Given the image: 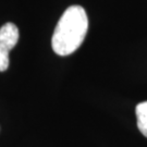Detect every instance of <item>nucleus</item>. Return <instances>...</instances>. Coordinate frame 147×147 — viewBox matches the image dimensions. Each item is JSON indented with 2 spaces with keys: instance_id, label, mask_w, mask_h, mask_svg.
Returning <instances> with one entry per match:
<instances>
[{
  "instance_id": "obj_1",
  "label": "nucleus",
  "mask_w": 147,
  "mask_h": 147,
  "mask_svg": "<svg viewBox=\"0 0 147 147\" xmlns=\"http://www.w3.org/2000/svg\"><path fill=\"white\" fill-rule=\"evenodd\" d=\"M88 30V18L81 5H71L63 12L53 32L51 46L59 56H69L78 50Z\"/></svg>"
},
{
  "instance_id": "obj_2",
  "label": "nucleus",
  "mask_w": 147,
  "mask_h": 147,
  "mask_svg": "<svg viewBox=\"0 0 147 147\" xmlns=\"http://www.w3.org/2000/svg\"><path fill=\"white\" fill-rule=\"evenodd\" d=\"M19 28L16 24L8 22L0 28V46L10 51L19 42Z\"/></svg>"
},
{
  "instance_id": "obj_3",
  "label": "nucleus",
  "mask_w": 147,
  "mask_h": 147,
  "mask_svg": "<svg viewBox=\"0 0 147 147\" xmlns=\"http://www.w3.org/2000/svg\"><path fill=\"white\" fill-rule=\"evenodd\" d=\"M137 119V127L144 136L147 137V101H143L135 109Z\"/></svg>"
},
{
  "instance_id": "obj_4",
  "label": "nucleus",
  "mask_w": 147,
  "mask_h": 147,
  "mask_svg": "<svg viewBox=\"0 0 147 147\" xmlns=\"http://www.w3.org/2000/svg\"><path fill=\"white\" fill-rule=\"evenodd\" d=\"M9 50L0 46V72H3L9 68Z\"/></svg>"
}]
</instances>
